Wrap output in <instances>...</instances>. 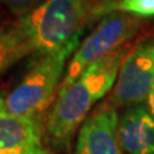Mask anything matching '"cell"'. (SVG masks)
Wrapping results in <instances>:
<instances>
[{"instance_id":"cell-4","label":"cell","mask_w":154,"mask_h":154,"mask_svg":"<svg viewBox=\"0 0 154 154\" xmlns=\"http://www.w3.org/2000/svg\"><path fill=\"white\" fill-rule=\"evenodd\" d=\"M144 25L143 17L114 11L103 16L96 28L81 42L67 66L59 89L71 85L99 60L126 45Z\"/></svg>"},{"instance_id":"cell-13","label":"cell","mask_w":154,"mask_h":154,"mask_svg":"<svg viewBox=\"0 0 154 154\" xmlns=\"http://www.w3.org/2000/svg\"><path fill=\"white\" fill-rule=\"evenodd\" d=\"M145 104L148 105V108L150 109V112H152L153 116H154V88H153V90H152V93L149 94V96H148V99H146Z\"/></svg>"},{"instance_id":"cell-6","label":"cell","mask_w":154,"mask_h":154,"mask_svg":"<svg viewBox=\"0 0 154 154\" xmlns=\"http://www.w3.org/2000/svg\"><path fill=\"white\" fill-rule=\"evenodd\" d=\"M117 108L103 102L81 125L73 154H126L119 140Z\"/></svg>"},{"instance_id":"cell-1","label":"cell","mask_w":154,"mask_h":154,"mask_svg":"<svg viewBox=\"0 0 154 154\" xmlns=\"http://www.w3.org/2000/svg\"><path fill=\"white\" fill-rule=\"evenodd\" d=\"M130 50V46H122L93 64L71 85L58 90L44 127L46 140L53 149L62 153L69 150L76 131L89 117L91 109L112 91Z\"/></svg>"},{"instance_id":"cell-3","label":"cell","mask_w":154,"mask_h":154,"mask_svg":"<svg viewBox=\"0 0 154 154\" xmlns=\"http://www.w3.org/2000/svg\"><path fill=\"white\" fill-rule=\"evenodd\" d=\"M90 0H46L30 14L18 18L35 53L60 49L84 33Z\"/></svg>"},{"instance_id":"cell-11","label":"cell","mask_w":154,"mask_h":154,"mask_svg":"<svg viewBox=\"0 0 154 154\" xmlns=\"http://www.w3.org/2000/svg\"><path fill=\"white\" fill-rule=\"evenodd\" d=\"M0 2L12 14L21 18L37 9L46 0H0Z\"/></svg>"},{"instance_id":"cell-12","label":"cell","mask_w":154,"mask_h":154,"mask_svg":"<svg viewBox=\"0 0 154 154\" xmlns=\"http://www.w3.org/2000/svg\"><path fill=\"white\" fill-rule=\"evenodd\" d=\"M28 154H54V153H53L51 150H49V149L44 148L42 145H38L36 148H33Z\"/></svg>"},{"instance_id":"cell-5","label":"cell","mask_w":154,"mask_h":154,"mask_svg":"<svg viewBox=\"0 0 154 154\" xmlns=\"http://www.w3.org/2000/svg\"><path fill=\"white\" fill-rule=\"evenodd\" d=\"M154 88V32L135 44L125 58L108 102L128 108L146 102Z\"/></svg>"},{"instance_id":"cell-8","label":"cell","mask_w":154,"mask_h":154,"mask_svg":"<svg viewBox=\"0 0 154 154\" xmlns=\"http://www.w3.org/2000/svg\"><path fill=\"white\" fill-rule=\"evenodd\" d=\"M118 131L126 154H154V116L145 103L126 108Z\"/></svg>"},{"instance_id":"cell-2","label":"cell","mask_w":154,"mask_h":154,"mask_svg":"<svg viewBox=\"0 0 154 154\" xmlns=\"http://www.w3.org/2000/svg\"><path fill=\"white\" fill-rule=\"evenodd\" d=\"M81 36H76L58 50L40 54L18 85L4 98V105L9 112L19 117H35L55 100L67 60L80 46Z\"/></svg>"},{"instance_id":"cell-10","label":"cell","mask_w":154,"mask_h":154,"mask_svg":"<svg viewBox=\"0 0 154 154\" xmlns=\"http://www.w3.org/2000/svg\"><path fill=\"white\" fill-rule=\"evenodd\" d=\"M119 11L131 13L139 17H153L154 16V0H116L105 4L99 9L98 16H105L110 12Z\"/></svg>"},{"instance_id":"cell-9","label":"cell","mask_w":154,"mask_h":154,"mask_svg":"<svg viewBox=\"0 0 154 154\" xmlns=\"http://www.w3.org/2000/svg\"><path fill=\"white\" fill-rule=\"evenodd\" d=\"M31 53L32 42L19 19L0 27V75Z\"/></svg>"},{"instance_id":"cell-7","label":"cell","mask_w":154,"mask_h":154,"mask_svg":"<svg viewBox=\"0 0 154 154\" xmlns=\"http://www.w3.org/2000/svg\"><path fill=\"white\" fill-rule=\"evenodd\" d=\"M42 125L35 117L12 114L0 98V154H28L41 145Z\"/></svg>"}]
</instances>
